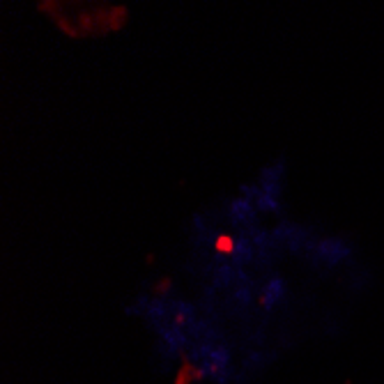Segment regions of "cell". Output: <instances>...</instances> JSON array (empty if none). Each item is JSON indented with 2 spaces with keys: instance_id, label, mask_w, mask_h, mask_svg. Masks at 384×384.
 <instances>
[{
  "instance_id": "10",
  "label": "cell",
  "mask_w": 384,
  "mask_h": 384,
  "mask_svg": "<svg viewBox=\"0 0 384 384\" xmlns=\"http://www.w3.org/2000/svg\"><path fill=\"white\" fill-rule=\"evenodd\" d=\"M235 301L239 306H249L253 301V292H251V285H239L235 290Z\"/></svg>"
},
{
  "instance_id": "2",
  "label": "cell",
  "mask_w": 384,
  "mask_h": 384,
  "mask_svg": "<svg viewBox=\"0 0 384 384\" xmlns=\"http://www.w3.org/2000/svg\"><path fill=\"white\" fill-rule=\"evenodd\" d=\"M315 253V260H325L329 265H336L339 260H343L348 255V246L341 242V239H325V242L318 244Z\"/></svg>"
},
{
  "instance_id": "12",
  "label": "cell",
  "mask_w": 384,
  "mask_h": 384,
  "mask_svg": "<svg viewBox=\"0 0 384 384\" xmlns=\"http://www.w3.org/2000/svg\"><path fill=\"white\" fill-rule=\"evenodd\" d=\"M168 290H171V278H164V281H159L157 292H159V294H164V292H168Z\"/></svg>"
},
{
  "instance_id": "8",
  "label": "cell",
  "mask_w": 384,
  "mask_h": 384,
  "mask_svg": "<svg viewBox=\"0 0 384 384\" xmlns=\"http://www.w3.org/2000/svg\"><path fill=\"white\" fill-rule=\"evenodd\" d=\"M255 210H262V212H278V210H281V205H278V198L267 196V194H260V198L255 201Z\"/></svg>"
},
{
  "instance_id": "11",
  "label": "cell",
  "mask_w": 384,
  "mask_h": 384,
  "mask_svg": "<svg viewBox=\"0 0 384 384\" xmlns=\"http://www.w3.org/2000/svg\"><path fill=\"white\" fill-rule=\"evenodd\" d=\"M194 230H196L198 235H203L205 230H207V228H205V219L201 217V214H196V217H194Z\"/></svg>"
},
{
  "instance_id": "3",
  "label": "cell",
  "mask_w": 384,
  "mask_h": 384,
  "mask_svg": "<svg viewBox=\"0 0 384 384\" xmlns=\"http://www.w3.org/2000/svg\"><path fill=\"white\" fill-rule=\"evenodd\" d=\"M230 221L235 223V226H242V223H249L253 228L255 223V207L251 201H246V198H237V201L230 203Z\"/></svg>"
},
{
  "instance_id": "1",
  "label": "cell",
  "mask_w": 384,
  "mask_h": 384,
  "mask_svg": "<svg viewBox=\"0 0 384 384\" xmlns=\"http://www.w3.org/2000/svg\"><path fill=\"white\" fill-rule=\"evenodd\" d=\"M285 294H287V290H285L283 278H281V276L269 278V281L265 283V287H262L260 306L265 308V311H271L278 301H283V299H285Z\"/></svg>"
},
{
  "instance_id": "7",
  "label": "cell",
  "mask_w": 384,
  "mask_h": 384,
  "mask_svg": "<svg viewBox=\"0 0 384 384\" xmlns=\"http://www.w3.org/2000/svg\"><path fill=\"white\" fill-rule=\"evenodd\" d=\"M212 244H214V251L221 253V255H233L235 253V244H237V239L233 235H214L212 237Z\"/></svg>"
},
{
  "instance_id": "4",
  "label": "cell",
  "mask_w": 384,
  "mask_h": 384,
  "mask_svg": "<svg viewBox=\"0 0 384 384\" xmlns=\"http://www.w3.org/2000/svg\"><path fill=\"white\" fill-rule=\"evenodd\" d=\"M233 258H235V267H242V265H246V262H251V260L255 258V246H253V242H251V237H249V235L237 237Z\"/></svg>"
},
{
  "instance_id": "6",
  "label": "cell",
  "mask_w": 384,
  "mask_h": 384,
  "mask_svg": "<svg viewBox=\"0 0 384 384\" xmlns=\"http://www.w3.org/2000/svg\"><path fill=\"white\" fill-rule=\"evenodd\" d=\"M283 171H285V162H283V159H278V162H276L274 166L262 168V173H260V184H276V182H281Z\"/></svg>"
},
{
  "instance_id": "5",
  "label": "cell",
  "mask_w": 384,
  "mask_h": 384,
  "mask_svg": "<svg viewBox=\"0 0 384 384\" xmlns=\"http://www.w3.org/2000/svg\"><path fill=\"white\" fill-rule=\"evenodd\" d=\"M235 274H237V267L233 265H219L214 269V283L212 287H226L235 281Z\"/></svg>"
},
{
  "instance_id": "9",
  "label": "cell",
  "mask_w": 384,
  "mask_h": 384,
  "mask_svg": "<svg viewBox=\"0 0 384 384\" xmlns=\"http://www.w3.org/2000/svg\"><path fill=\"white\" fill-rule=\"evenodd\" d=\"M125 21H127V10H125V7H113V10L108 12V23H111V28H113V30L122 28Z\"/></svg>"
}]
</instances>
